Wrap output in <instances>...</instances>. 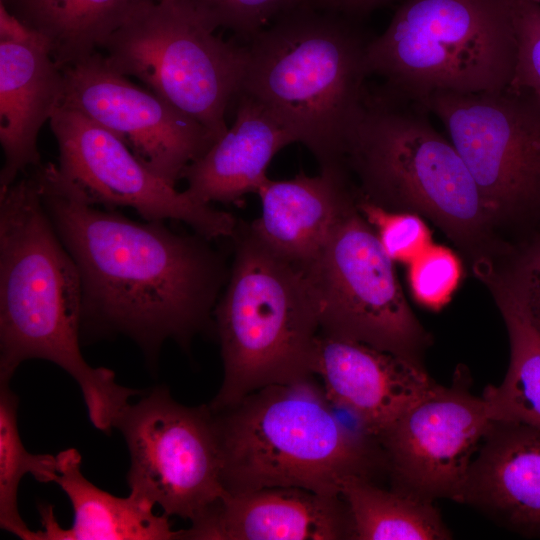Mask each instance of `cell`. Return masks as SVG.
Wrapping results in <instances>:
<instances>
[{
  "instance_id": "cell-30",
  "label": "cell",
  "mask_w": 540,
  "mask_h": 540,
  "mask_svg": "<svg viewBox=\"0 0 540 540\" xmlns=\"http://www.w3.org/2000/svg\"><path fill=\"white\" fill-rule=\"evenodd\" d=\"M500 278L516 296L531 325L540 334V237L523 248L510 270Z\"/></svg>"
},
{
  "instance_id": "cell-7",
  "label": "cell",
  "mask_w": 540,
  "mask_h": 540,
  "mask_svg": "<svg viewBox=\"0 0 540 540\" xmlns=\"http://www.w3.org/2000/svg\"><path fill=\"white\" fill-rule=\"evenodd\" d=\"M517 38L510 0H404L367 49L369 75L414 100L508 88Z\"/></svg>"
},
{
  "instance_id": "cell-3",
  "label": "cell",
  "mask_w": 540,
  "mask_h": 540,
  "mask_svg": "<svg viewBox=\"0 0 540 540\" xmlns=\"http://www.w3.org/2000/svg\"><path fill=\"white\" fill-rule=\"evenodd\" d=\"M372 38L357 19L300 2L246 45L239 93L303 144L320 171H346V145L368 88Z\"/></svg>"
},
{
  "instance_id": "cell-26",
  "label": "cell",
  "mask_w": 540,
  "mask_h": 540,
  "mask_svg": "<svg viewBox=\"0 0 540 540\" xmlns=\"http://www.w3.org/2000/svg\"><path fill=\"white\" fill-rule=\"evenodd\" d=\"M357 208L393 262L409 264L433 243L416 213L389 210L362 198H357Z\"/></svg>"
},
{
  "instance_id": "cell-18",
  "label": "cell",
  "mask_w": 540,
  "mask_h": 540,
  "mask_svg": "<svg viewBox=\"0 0 540 540\" xmlns=\"http://www.w3.org/2000/svg\"><path fill=\"white\" fill-rule=\"evenodd\" d=\"M260 216L249 223L253 233L279 256L308 267L337 224L357 205L348 171L300 172L292 179L271 180L257 193Z\"/></svg>"
},
{
  "instance_id": "cell-22",
  "label": "cell",
  "mask_w": 540,
  "mask_h": 540,
  "mask_svg": "<svg viewBox=\"0 0 540 540\" xmlns=\"http://www.w3.org/2000/svg\"><path fill=\"white\" fill-rule=\"evenodd\" d=\"M149 0H0L46 41L60 68L102 49L110 36Z\"/></svg>"
},
{
  "instance_id": "cell-13",
  "label": "cell",
  "mask_w": 540,
  "mask_h": 540,
  "mask_svg": "<svg viewBox=\"0 0 540 540\" xmlns=\"http://www.w3.org/2000/svg\"><path fill=\"white\" fill-rule=\"evenodd\" d=\"M492 420L463 373L440 384L378 439L393 489L434 501L460 502L471 462Z\"/></svg>"
},
{
  "instance_id": "cell-11",
  "label": "cell",
  "mask_w": 540,
  "mask_h": 540,
  "mask_svg": "<svg viewBox=\"0 0 540 540\" xmlns=\"http://www.w3.org/2000/svg\"><path fill=\"white\" fill-rule=\"evenodd\" d=\"M114 427L130 455V493L158 505L166 515L191 523L226 493L211 408L188 407L165 388L128 403Z\"/></svg>"
},
{
  "instance_id": "cell-17",
  "label": "cell",
  "mask_w": 540,
  "mask_h": 540,
  "mask_svg": "<svg viewBox=\"0 0 540 540\" xmlns=\"http://www.w3.org/2000/svg\"><path fill=\"white\" fill-rule=\"evenodd\" d=\"M459 503L509 531L540 538V427L492 420Z\"/></svg>"
},
{
  "instance_id": "cell-19",
  "label": "cell",
  "mask_w": 540,
  "mask_h": 540,
  "mask_svg": "<svg viewBox=\"0 0 540 540\" xmlns=\"http://www.w3.org/2000/svg\"><path fill=\"white\" fill-rule=\"evenodd\" d=\"M64 75L46 41H0V191L42 165L38 134L63 103Z\"/></svg>"
},
{
  "instance_id": "cell-15",
  "label": "cell",
  "mask_w": 540,
  "mask_h": 540,
  "mask_svg": "<svg viewBox=\"0 0 540 540\" xmlns=\"http://www.w3.org/2000/svg\"><path fill=\"white\" fill-rule=\"evenodd\" d=\"M333 407L379 437L437 383L422 364L354 340L319 334L313 365Z\"/></svg>"
},
{
  "instance_id": "cell-25",
  "label": "cell",
  "mask_w": 540,
  "mask_h": 540,
  "mask_svg": "<svg viewBox=\"0 0 540 540\" xmlns=\"http://www.w3.org/2000/svg\"><path fill=\"white\" fill-rule=\"evenodd\" d=\"M9 383L0 380V526L22 540H37V532L20 516L18 489L28 473L39 482H53L57 456L32 454L23 445L17 424L19 400Z\"/></svg>"
},
{
  "instance_id": "cell-29",
  "label": "cell",
  "mask_w": 540,
  "mask_h": 540,
  "mask_svg": "<svg viewBox=\"0 0 540 540\" xmlns=\"http://www.w3.org/2000/svg\"><path fill=\"white\" fill-rule=\"evenodd\" d=\"M517 38V62L511 87L540 101V2L510 0Z\"/></svg>"
},
{
  "instance_id": "cell-2",
  "label": "cell",
  "mask_w": 540,
  "mask_h": 540,
  "mask_svg": "<svg viewBox=\"0 0 540 540\" xmlns=\"http://www.w3.org/2000/svg\"><path fill=\"white\" fill-rule=\"evenodd\" d=\"M82 282L44 207L37 179L0 191V380L30 359L50 361L79 385L92 425L110 432L138 391L92 367L80 350Z\"/></svg>"
},
{
  "instance_id": "cell-8",
  "label": "cell",
  "mask_w": 540,
  "mask_h": 540,
  "mask_svg": "<svg viewBox=\"0 0 540 540\" xmlns=\"http://www.w3.org/2000/svg\"><path fill=\"white\" fill-rule=\"evenodd\" d=\"M186 0H149L103 46L107 65L206 127L218 140L245 73L247 46L223 40Z\"/></svg>"
},
{
  "instance_id": "cell-12",
  "label": "cell",
  "mask_w": 540,
  "mask_h": 540,
  "mask_svg": "<svg viewBox=\"0 0 540 540\" xmlns=\"http://www.w3.org/2000/svg\"><path fill=\"white\" fill-rule=\"evenodd\" d=\"M58 145L57 173L80 200L134 209L145 220H177L213 240L231 238L238 220L212 204L193 200L146 165L115 134L61 105L50 121Z\"/></svg>"
},
{
  "instance_id": "cell-23",
  "label": "cell",
  "mask_w": 540,
  "mask_h": 540,
  "mask_svg": "<svg viewBox=\"0 0 540 540\" xmlns=\"http://www.w3.org/2000/svg\"><path fill=\"white\" fill-rule=\"evenodd\" d=\"M510 342V361L503 381L482 393L493 421L540 427V334L518 299L497 277L491 282Z\"/></svg>"
},
{
  "instance_id": "cell-4",
  "label": "cell",
  "mask_w": 540,
  "mask_h": 540,
  "mask_svg": "<svg viewBox=\"0 0 540 540\" xmlns=\"http://www.w3.org/2000/svg\"><path fill=\"white\" fill-rule=\"evenodd\" d=\"M314 377L211 409L226 493L297 487L340 496L347 479L387 471L379 442L343 424Z\"/></svg>"
},
{
  "instance_id": "cell-10",
  "label": "cell",
  "mask_w": 540,
  "mask_h": 540,
  "mask_svg": "<svg viewBox=\"0 0 540 540\" xmlns=\"http://www.w3.org/2000/svg\"><path fill=\"white\" fill-rule=\"evenodd\" d=\"M420 102L448 133L494 222L540 214V101L508 88Z\"/></svg>"
},
{
  "instance_id": "cell-6",
  "label": "cell",
  "mask_w": 540,
  "mask_h": 540,
  "mask_svg": "<svg viewBox=\"0 0 540 540\" xmlns=\"http://www.w3.org/2000/svg\"><path fill=\"white\" fill-rule=\"evenodd\" d=\"M423 104L384 85L367 88L344 162L357 198L421 214L470 247L494 222L465 162Z\"/></svg>"
},
{
  "instance_id": "cell-28",
  "label": "cell",
  "mask_w": 540,
  "mask_h": 540,
  "mask_svg": "<svg viewBox=\"0 0 540 540\" xmlns=\"http://www.w3.org/2000/svg\"><path fill=\"white\" fill-rule=\"evenodd\" d=\"M216 29L250 41L301 0H186Z\"/></svg>"
},
{
  "instance_id": "cell-14",
  "label": "cell",
  "mask_w": 540,
  "mask_h": 540,
  "mask_svg": "<svg viewBox=\"0 0 540 540\" xmlns=\"http://www.w3.org/2000/svg\"><path fill=\"white\" fill-rule=\"evenodd\" d=\"M61 69L62 105L118 136L144 165L174 186L217 141L201 123L113 71L98 51Z\"/></svg>"
},
{
  "instance_id": "cell-24",
  "label": "cell",
  "mask_w": 540,
  "mask_h": 540,
  "mask_svg": "<svg viewBox=\"0 0 540 540\" xmlns=\"http://www.w3.org/2000/svg\"><path fill=\"white\" fill-rule=\"evenodd\" d=\"M353 540H448L452 534L428 501L363 477L347 479L341 488Z\"/></svg>"
},
{
  "instance_id": "cell-33",
  "label": "cell",
  "mask_w": 540,
  "mask_h": 540,
  "mask_svg": "<svg viewBox=\"0 0 540 540\" xmlns=\"http://www.w3.org/2000/svg\"><path fill=\"white\" fill-rule=\"evenodd\" d=\"M540 2V0H538Z\"/></svg>"
},
{
  "instance_id": "cell-21",
  "label": "cell",
  "mask_w": 540,
  "mask_h": 540,
  "mask_svg": "<svg viewBox=\"0 0 540 540\" xmlns=\"http://www.w3.org/2000/svg\"><path fill=\"white\" fill-rule=\"evenodd\" d=\"M56 456L53 482L71 503L73 524L62 528L53 506L40 504L42 530L37 531V540H181L182 530H173L169 516L156 515L146 500L132 493L112 495L85 478L77 449L68 448Z\"/></svg>"
},
{
  "instance_id": "cell-16",
  "label": "cell",
  "mask_w": 540,
  "mask_h": 540,
  "mask_svg": "<svg viewBox=\"0 0 540 540\" xmlns=\"http://www.w3.org/2000/svg\"><path fill=\"white\" fill-rule=\"evenodd\" d=\"M351 539L341 496L297 487L225 493L199 520L182 529L181 540Z\"/></svg>"
},
{
  "instance_id": "cell-5",
  "label": "cell",
  "mask_w": 540,
  "mask_h": 540,
  "mask_svg": "<svg viewBox=\"0 0 540 540\" xmlns=\"http://www.w3.org/2000/svg\"><path fill=\"white\" fill-rule=\"evenodd\" d=\"M233 260L214 310L223 380L209 404L221 410L273 385L314 377L320 334L307 268L268 248L238 221Z\"/></svg>"
},
{
  "instance_id": "cell-31",
  "label": "cell",
  "mask_w": 540,
  "mask_h": 540,
  "mask_svg": "<svg viewBox=\"0 0 540 540\" xmlns=\"http://www.w3.org/2000/svg\"><path fill=\"white\" fill-rule=\"evenodd\" d=\"M392 0H301L312 8L359 19Z\"/></svg>"
},
{
  "instance_id": "cell-9",
  "label": "cell",
  "mask_w": 540,
  "mask_h": 540,
  "mask_svg": "<svg viewBox=\"0 0 540 540\" xmlns=\"http://www.w3.org/2000/svg\"><path fill=\"white\" fill-rule=\"evenodd\" d=\"M393 263L357 205L350 209L307 267L320 334L422 364L430 335L409 306Z\"/></svg>"
},
{
  "instance_id": "cell-20",
  "label": "cell",
  "mask_w": 540,
  "mask_h": 540,
  "mask_svg": "<svg viewBox=\"0 0 540 540\" xmlns=\"http://www.w3.org/2000/svg\"><path fill=\"white\" fill-rule=\"evenodd\" d=\"M232 126L184 171L185 193L205 203L257 193L273 157L294 138L256 100L239 93Z\"/></svg>"
},
{
  "instance_id": "cell-1",
  "label": "cell",
  "mask_w": 540,
  "mask_h": 540,
  "mask_svg": "<svg viewBox=\"0 0 540 540\" xmlns=\"http://www.w3.org/2000/svg\"><path fill=\"white\" fill-rule=\"evenodd\" d=\"M42 201L82 282V324L129 336L155 358L171 339L188 349L214 326L230 267L210 239L137 222L77 198L55 164L34 168Z\"/></svg>"
},
{
  "instance_id": "cell-32",
  "label": "cell",
  "mask_w": 540,
  "mask_h": 540,
  "mask_svg": "<svg viewBox=\"0 0 540 540\" xmlns=\"http://www.w3.org/2000/svg\"><path fill=\"white\" fill-rule=\"evenodd\" d=\"M40 37L0 3V41L24 43Z\"/></svg>"
},
{
  "instance_id": "cell-27",
  "label": "cell",
  "mask_w": 540,
  "mask_h": 540,
  "mask_svg": "<svg viewBox=\"0 0 540 540\" xmlns=\"http://www.w3.org/2000/svg\"><path fill=\"white\" fill-rule=\"evenodd\" d=\"M462 271L461 261L451 249L432 243L408 264L414 299L429 310H441L457 290Z\"/></svg>"
}]
</instances>
